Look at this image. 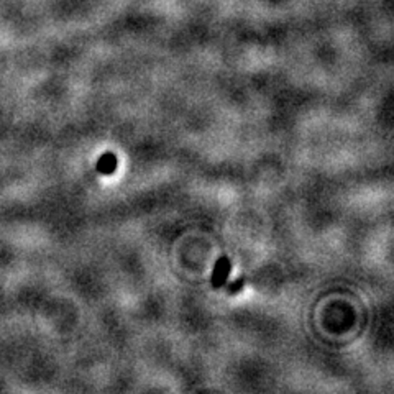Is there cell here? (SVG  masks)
<instances>
[{
  "label": "cell",
  "instance_id": "obj_1",
  "mask_svg": "<svg viewBox=\"0 0 394 394\" xmlns=\"http://www.w3.org/2000/svg\"><path fill=\"white\" fill-rule=\"evenodd\" d=\"M230 260L227 258V256H220L219 260H217L215 263V268H214V273H212V286L214 288H222L227 283V278H229L230 274Z\"/></svg>",
  "mask_w": 394,
  "mask_h": 394
},
{
  "label": "cell",
  "instance_id": "obj_2",
  "mask_svg": "<svg viewBox=\"0 0 394 394\" xmlns=\"http://www.w3.org/2000/svg\"><path fill=\"white\" fill-rule=\"evenodd\" d=\"M117 156L113 153H106L99 158L97 161V171L101 174H113V171L117 170Z\"/></svg>",
  "mask_w": 394,
  "mask_h": 394
},
{
  "label": "cell",
  "instance_id": "obj_3",
  "mask_svg": "<svg viewBox=\"0 0 394 394\" xmlns=\"http://www.w3.org/2000/svg\"><path fill=\"white\" fill-rule=\"evenodd\" d=\"M243 284H245V278H239L235 281V283H231L229 286V293L230 294H236V293H240L241 288H243Z\"/></svg>",
  "mask_w": 394,
  "mask_h": 394
}]
</instances>
